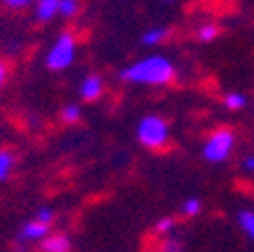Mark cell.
Wrapping results in <instances>:
<instances>
[{"label": "cell", "mask_w": 254, "mask_h": 252, "mask_svg": "<svg viewBox=\"0 0 254 252\" xmlns=\"http://www.w3.org/2000/svg\"><path fill=\"white\" fill-rule=\"evenodd\" d=\"M176 71L174 65L166 57H147L129 69H125L119 73L123 81H131V83H149V85H164L174 79Z\"/></svg>", "instance_id": "1"}, {"label": "cell", "mask_w": 254, "mask_h": 252, "mask_svg": "<svg viewBox=\"0 0 254 252\" xmlns=\"http://www.w3.org/2000/svg\"><path fill=\"white\" fill-rule=\"evenodd\" d=\"M244 170H248V172H254V155H248L246 160H244Z\"/></svg>", "instance_id": "20"}, {"label": "cell", "mask_w": 254, "mask_h": 252, "mask_svg": "<svg viewBox=\"0 0 254 252\" xmlns=\"http://www.w3.org/2000/svg\"><path fill=\"white\" fill-rule=\"evenodd\" d=\"M101 91H103V83H101V79L97 75H91L81 83V95H83L85 101L97 99L101 95Z\"/></svg>", "instance_id": "6"}, {"label": "cell", "mask_w": 254, "mask_h": 252, "mask_svg": "<svg viewBox=\"0 0 254 252\" xmlns=\"http://www.w3.org/2000/svg\"><path fill=\"white\" fill-rule=\"evenodd\" d=\"M12 166H14L12 153L10 151H0V182L8 178V174L12 172Z\"/></svg>", "instance_id": "9"}, {"label": "cell", "mask_w": 254, "mask_h": 252, "mask_svg": "<svg viewBox=\"0 0 254 252\" xmlns=\"http://www.w3.org/2000/svg\"><path fill=\"white\" fill-rule=\"evenodd\" d=\"M184 212H186L188 216H196V214L200 212V202H198L196 198H192V200H188V202L184 204Z\"/></svg>", "instance_id": "16"}, {"label": "cell", "mask_w": 254, "mask_h": 252, "mask_svg": "<svg viewBox=\"0 0 254 252\" xmlns=\"http://www.w3.org/2000/svg\"><path fill=\"white\" fill-rule=\"evenodd\" d=\"M238 222H240V226H242V230L250 236V238H254V214L252 212H240L238 214Z\"/></svg>", "instance_id": "10"}, {"label": "cell", "mask_w": 254, "mask_h": 252, "mask_svg": "<svg viewBox=\"0 0 254 252\" xmlns=\"http://www.w3.org/2000/svg\"><path fill=\"white\" fill-rule=\"evenodd\" d=\"M174 226V220L172 218H162L160 222L155 224V228H157V232H166V230H170Z\"/></svg>", "instance_id": "18"}, {"label": "cell", "mask_w": 254, "mask_h": 252, "mask_svg": "<svg viewBox=\"0 0 254 252\" xmlns=\"http://www.w3.org/2000/svg\"><path fill=\"white\" fill-rule=\"evenodd\" d=\"M79 10V4H77V0H61V4H59V12L63 16H73L75 12Z\"/></svg>", "instance_id": "13"}, {"label": "cell", "mask_w": 254, "mask_h": 252, "mask_svg": "<svg viewBox=\"0 0 254 252\" xmlns=\"http://www.w3.org/2000/svg\"><path fill=\"white\" fill-rule=\"evenodd\" d=\"M28 2H33V0H4V4L12 6V8H22V6H26Z\"/></svg>", "instance_id": "19"}, {"label": "cell", "mask_w": 254, "mask_h": 252, "mask_svg": "<svg viewBox=\"0 0 254 252\" xmlns=\"http://www.w3.org/2000/svg\"><path fill=\"white\" fill-rule=\"evenodd\" d=\"M75 59V37L71 33H65L57 39L53 49L47 55V67L53 71L67 69Z\"/></svg>", "instance_id": "2"}, {"label": "cell", "mask_w": 254, "mask_h": 252, "mask_svg": "<svg viewBox=\"0 0 254 252\" xmlns=\"http://www.w3.org/2000/svg\"><path fill=\"white\" fill-rule=\"evenodd\" d=\"M234 135L230 131H216L204 145V157L208 162H224L228 153L232 151Z\"/></svg>", "instance_id": "4"}, {"label": "cell", "mask_w": 254, "mask_h": 252, "mask_svg": "<svg viewBox=\"0 0 254 252\" xmlns=\"http://www.w3.org/2000/svg\"><path fill=\"white\" fill-rule=\"evenodd\" d=\"M71 248V242L67 236L63 234H57V236H45V242H43V250L47 252H67Z\"/></svg>", "instance_id": "7"}, {"label": "cell", "mask_w": 254, "mask_h": 252, "mask_svg": "<svg viewBox=\"0 0 254 252\" xmlns=\"http://www.w3.org/2000/svg\"><path fill=\"white\" fill-rule=\"evenodd\" d=\"M137 139L145 147H160L168 139V125L160 117H143L137 125Z\"/></svg>", "instance_id": "3"}, {"label": "cell", "mask_w": 254, "mask_h": 252, "mask_svg": "<svg viewBox=\"0 0 254 252\" xmlns=\"http://www.w3.org/2000/svg\"><path fill=\"white\" fill-rule=\"evenodd\" d=\"M198 37H200V41H214L216 37H218V28L214 26V24H208V26H202L200 28V33H198Z\"/></svg>", "instance_id": "15"}, {"label": "cell", "mask_w": 254, "mask_h": 252, "mask_svg": "<svg viewBox=\"0 0 254 252\" xmlns=\"http://www.w3.org/2000/svg\"><path fill=\"white\" fill-rule=\"evenodd\" d=\"M37 220H41V222H45V224H51L53 220H55V214L49 208H41L39 214H37Z\"/></svg>", "instance_id": "17"}, {"label": "cell", "mask_w": 254, "mask_h": 252, "mask_svg": "<svg viewBox=\"0 0 254 252\" xmlns=\"http://www.w3.org/2000/svg\"><path fill=\"white\" fill-rule=\"evenodd\" d=\"M246 105V97L240 95V93H230V95L226 97V107L228 109H240Z\"/></svg>", "instance_id": "14"}, {"label": "cell", "mask_w": 254, "mask_h": 252, "mask_svg": "<svg viewBox=\"0 0 254 252\" xmlns=\"http://www.w3.org/2000/svg\"><path fill=\"white\" fill-rule=\"evenodd\" d=\"M166 2H170V0H166Z\"/></svg>", "instance_id": "23"}, {"label": "cell", "mask_w": 254, "mask_h": 252, "mask_svg": "<svg viewBox=\"0 0 254 252\" xmlns=\"http://www.w3.org/2000/svg\"><path fill=\"white\" fill-rule=\"evenodd\" d=\"M166 33H168L166 28H151V30H147V33L141 37V43L143 45H157L160 41H164Z\"/></svg>", "instance_id": "11"}, {"label": "cell", "mask_w": 254, "mask_h": 252, "mask_svg": "<svg viewBox=\"0 0 254 252\" xmlns=\"http://www.w3.org/2000/svg\"><path fill=\"white\" fill-rule=\"evenodd\" d=\"M49 234V224L35 220V222H28L22 226L20 230V240H43Z\"/></svg>", "instance_id": "5"}, {"label": "cell", "mask_w": 254, "mask_h": 252, "mask_svg": "<svg viewBox=\"0 0 254 252\" xmlns=\"http://www.w3.org/2000/svg\"><path fill=\"white\" fill-rule=\"evenodd\" d=\"M61 117H63V121H65V123H77L79 117H81V111H79L77 105H67L65 109L61 111Z\"/></svg>", "instance_id": "12"}, {"label": "cell", "mask_w": 254, "mask_h": 252, "mask_svg": "<svg viewBox=\"0 0 254 252\" xmlns=\"http://www.w3.org/2000/svg\"><path fill=\"white\" fill-rule=\"evenodd\" d=\"M4 79H6V69H4V65H2V63H0V87H2Z\"/></svg>", "instance_id": "22"}, {"label": "cell", "mask_w": 254, "mask_h": 252, "mask_svg": "<svg viewBox=\"0 0 254 252\" xmlns=\"http://www.w3.org/2000/svg\"><path fill=\"white\" fill-rule=\"evenodd\" d=\"M164 250H180V244H176V240H168V244L164 246Z\"/></svg>", "instance_id": "21"}, {"label": "cell", "mask_w": 254, "mask_h": 252, "mask_svg": "<svg viewBox=\"0 0 254 252\" xmlns=\"http://www.w3.org/2000/svg\"><path fill=\"white\" fill-rule=\"evenodd\" d=\"M61 0H37V18L39 20H51L59 12Z\"/></svg>", "instance_id": "8"}]
</instances>
